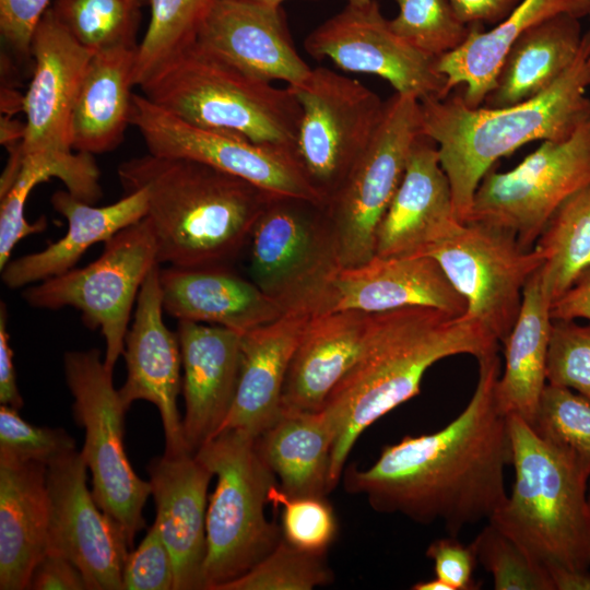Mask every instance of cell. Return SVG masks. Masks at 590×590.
Returning <instances> with one entry per match:
<instances>
[{
	"label": "cell",
	"instance_id": "6da1fadb",
	"mask_svg": "<svg viewBox=\"0 0 590 590\" xmlns=\"http://www.w3.org/2000/svg\"><path fill=\"white\" fill-rule=\"evenodd\" d=\"M497 350L476 358V387L457 417L435 433L385 446L368 469L350 465L345 489L365 495L379 512L441 522L455 536L488 521L507 497L504 472L512 460L508 420L495 399Z\"/></svg>",
	"mask_w": 590,
	"mask_h": 590
},
{
	"label": "cell",
	"instance_id": "7a4b0ae2",
	"mask_svg": "<svg viewBox=\"0 0 590 590\" xmlns=\"http://www.w3.org/2000/svg\"><path fill=\"white\" fill-rule=\"evenodd\" d=\"M117 175L126 193L145 190L158 263L176 268H231L275 196L208 164L150 153Z\"/></svg>",
	"mask_w": 590,
	"mask_h": 590
},
{
	"label": "cell",
	"instance_id": "3957f363",
	"mask_svg": "<svg viewBox=\"0 0 590 590\" xmlns=\"http://www.w3.org/2000/svg\"><path fill=\"white\" fill-rule=\"evenodd\" d=\"M498 342L474 319L427 307L396 309L373 345L335 386L321 410L334 433L330 489L339 483L361 434L417 396L426 370L440 359L479 358Z\"/></svg>",
	"mask_w": 590,
	"mask_h": 590
},
{
	"label": "cell",
	"instance_id": "277c9868",
	"mask_svg": "<svg viewBox=\"0 0 590 590\" xmlns=\"http://www.w3.org/2000/svg\"><path fill=\"white\" fill-rule=\"evenodd\" d=\"M585 49L542 94L503 108L469 107L461 93L420 101L422 132L438 148L455 215L469 219L475 191L494 163L535 140L563 141L590 119Z\"/></svg>",
	"mask_w": 590,
	"mask_h": 590
},
{
	"label": "cell",
	"instance_id": "5b68a950",
	"mask_svg": "<svg viewBox=\"0 0 590 590\" xmlns=\"http://www.w3.org/2000/svg\"><path fill=\"white\" fill-rule=\"evenodd\" d=\"M515 482L488 521L545 567L589 569V470L508 415Z\"/></svg>",
	"mask_w": 590,
	"mask_h": 590
},
{
	"label": "cell",
	"instance_id": "8992f818",
	"mask_svg": "<svg viewBox=\"0 0 590 590\" xmlns=\"http://www.w3.org/2000/svg\"><path fill=\"white\" fill-rule=\"evenodd\" d=\"M139 87L186 122L294 154L302 109L291 90L249 76L196 42Z\"/></svg>",
	"mask_w": 590,
	"mask_h": 590
},
{
	"label": "cell",
	"instance_id": "52a82bcc",
	"mask_svg": "<svg viewBox=\"0 0 590 590\" xmlns=\"http://www.w3.org/2000/svg\"><path fill=\"white\" fill-rule=\"evenodd\" d=\"M93 55L49 8L33 37L34 72L22 103L24 133L11 150L4 180L15 177L21 160L37 157L56 167L58 179L74 197L91 204L102 198L101 173L93 155L73 153L71 143L73 108Z\"/></svg>",
	"mask_w": 590,
	"mask_h": 590
},
{
	"label": "cell",
	"instance_id": "ba28073f",
	"mask_svg": "<svg viewBox=\"0 0 590 590\" xmlns=\"http://www.w3.org/2000/svg\"><path fill=\"white\" fill-rule=\"evenodd\" d=\"M196 458L217 477L206 511L204 590H219L266 557L282 540L264 507L275 475L260 456L256 438L223 430Z\"/></svg>",
	"mask_w": 590,
	"mask_h": 590
},
{
	"label": "cell",
	"instance_id": "9c48e42d",
	"mask_svg": "<svg viewBox=\"0 0 590 590\" xmlns=\"http://www.w3.org/2000/svg\"><path fill=\"white\" fill-rule=\"evenodd\" d=\"M67 386L76 424L85 433L81 456L92 473V494L99 508L123 530L130 548L145 527L142 511L150 482L133 471L123 445L125 415L113 370L97 349L69 351L63 356Z\"/></svg>",
	"mask_w": 590,
	"mask_h": 590
},
{
	"label": "cell",
	"instance_id": "30bf717a",
	"mask_svg": "<svg viewBox=\"0 0 590 590\" xmlns=\"http://www.w3.org/2000/svg\"><path fill=\"white\" fill-rule=\"evenodd\" d=\"M157 264L156 241L144 216L106 240L95 261L24 287L22 298L38 309H78L87 328L101 330L104 363L113 370L123 353L141 286Z\"/></svg>",
	"mask_w": 590,
	"mask_h": 590
},
{
	"label": "cell",
	"instance_id": "8fae6325",
	"mask_svg": "<svg viewBox=\"0 0 590 590\" xmlns=\"http://www.w3.org/2000/svg\"><path fill=\"white\" fill-rule=\"evenodd\" d=\"M250 280L286 311L316 315L342 268L322 205L273 196L250 237Z\"/></svg>",
	"mask_w": 590,
	"mask_h": 590
},
{
	"label": "cell",
	"instance_id": "7c38bea8",
	"mask_svg": "<svg viewBox=\"0 0 590 590\" xmlns=\"http://www.w3.org/2000/svg\"><path fill=\"white\" fill-rule=\"evenodd\" d=\"M287 87L302 109L294 155L324 206L368 146L385 101L326 67L312 68L303 82Z\"/></svg>",
	"mask_w": 590,
	"mask_h": 590
},
{
	"label": "cell",
	"instance_id": "4fadbf2b",
	"mask_svg": "<svg viewBox=\"0 0 590 590\" xmlns=\"http://www.w3.org/2000/svg\"><path fill=\"white\" fill-rule=\"evenodd\" d=\"M421 134L420 99L396 92L385 101L382 118L368 146L323 206L342 268L358 266L375 256L378 225Z\"/></svg>",
	"mask_w": 590,
	"mask_h": 590
},
{
	"label": "cell",
	"instance_id": "5bb4252c",
	"mask_svg": "<svg viewBox=\"0 0 590 590\" xmlns=\"http://www.w3.org/2000/svg\"><path fill=\"white\" fill-rule=\"evenodd\" d=\"M590 185V119L570 138L543 141L511 170L492 168L482 178L467 222L512 233L532 249L554 212Z\"/></svg>",
	"mask_w": 590,
	"mask_h": 590
},
{
	"label": "cell",
	"instance_id": "9a60e30c",
	"mask_svg": "<svg viewBox=\"0 0 590 590\" xmlns=\"http://www.w3.org/2000/svg\"><path fill=\"white\" fill-rule=\"evenodd\" d=\"M423 255L439 263L464 298V315L479 322L498 343L510 333L524 286L543 263L540 252L523 248L512 233L474 221L463 223L452 236Z\"/></svg>",
	"mask_w": 590,
	"mask_h": 590
},
{
	"label": "cell",
	"instance_id": "2e32d148",
	"mask_svg": "<svg viewBox=\"0 0 590 590\" xmlns=\"http://www.w3.org/2000/svg\"><path fill=\"white\" fill-rule=\"evenodd\" d=\"M130 125L140 132L152 155L198 161L272 194L299 198L323 206L295 155L288 151L191 125L155 105L142 93L132 95Z\"/></svg>",
	"mask_w": 590,
	"mask_h": 590
},
{
	"label": "cell",
	"instance_id": "e0dca14e",
	"mask_svg": "<svg viewBox=\"0 0 590 590\" xmlns=\"http://www.w3.org/2000/svg\"><path fill=\"white\" fill-rule=\"evenodd\" d=\"M305 50L343 71L380 76L397 93L420 101L450 94L446 76L436 69V59L399 37L376 0L364 5L347 3L308 34Z\"/></svg>",
	"mask_w": 590,
	"mask_h": 590
},
{
	"label": "cell",
	"instance_id": "ac0fdd59",
	"mask_svg": "<svg viewBox=\"0 0 590 590\" xmlns=\"http://www.w3.org/2000/svg\"><path fill=\"white\" fill-rule=\"evenodd\" d=\"M86 471L78 451L47 467V552L71 560L88 590H122V569L130 545L122 528L96 504L87 488Z\"/></svg>",
	"mask_w": 590,
	"mask_h": 590
},
{
	"label": "cell",
	"instance_id": "d6986e66",
	"mask_svg": "<svg viewBox=\"0 0 590 590\" xmlns=\"http://www.w3.org/2000/svg\"><path fill=\"white\" fill-rule=\"evenodd\" d=\"M160 264L146 275L139 292L133 320L125 338L127 377L118 393L123 406L138 400L153 403L161 415L165 453H190L177 408L181 392V354L176 332L163 320Z\"/></svg>",
	"mask_w": 590,
	"mask_h": 590
},
{
	"label": "cell",
	"instance_id": "ffe728a7",
	"mask_svg": "<svg viewBox=\"0 0 590 590\" xmlns=\"http://www.w3.org/2000/svg\"><path fill=\"white\" fill-rule=\"evenodd\" d=\"M427 307L460 317L467 303L430 256L378 257L341 268L331 280L316 315L337 310L384 312Z\"/></svg>",
	"mask_w": 590,
	"mask_h": 590
},
{
	"label": "cell",
	"instance_id": "44dd1931",
	"mask_svg": "<svg viewBox=\"0 0 590 590\" xmlns=\"http://www.w3.org/2000/svg\"><path fill=\"white\" fill-rule=\"evenodd\" d=\"M196 43L257 80L303 82L311 67L293 43L283 9L256 0H216Z\"/></svg>",
	"mask_w": 590,
	"mask_h": 590
},
{
	"label": "cell",
	"instance_id": "7402d4cb",
	"mask_svg": "<svg viewBox=\"0 0 590 590\" xmlns=\"http://www.w3.org/2000/svg\"><path fill=\"white\" fill-rule=\"evenodd\" d=\"M393 311L346 309L311 316L286 374L282 410H321L335 386L385 330Z\"/></svg>",
	"mask_w": 590,
	"mask_h": 590
},
{
	"label": "cell",
	"instance_id": "603a6c76",
	"mask_svg": "<svg viewBox=\"0 0 590 590\" xmlns=\"http://www.w3.org/2000/svg\"><path fill=\"white\" fill-rule=\"evenodd\" d=\"M463 223L455 215L449 179L434 140L421 134L376 233L375 256H416L452 236Z\"/></svg>",
	"mask_w": 590,
	"mask_h": 590
},
{
	"label": "cell",
	"instance_id": "cb8c5ba5",
	"mask_svg": "<svg viewBox=\"0 0 590 590\" xmlns=\"http://www.w3.org/2000/svg\"><path fill=\"white\" fill-rule=\"evenodd\" d=\"M182 367L184 437L194 455L226 420L237 389L241 333L221 326L178 320Z\"/></svg>",
	"mask_w": 590,
	"mask_h": 590
},
{
	"label": "cell",
	"instance_id": "d4e9b609",
	"mask_svg": "<svg viewBox=\"0 0 590 590\" xmlns=\"http://www.w3.org/2000/svg\"><path fill=\"white\" fill-rule=\"evenodd\" d=\"M148 472L154 522L174 564V590L204 589L208 487L214 474L192 453H164Z\"/></svg>",
	"mask_w": 590,
	"mask_h": 590
},
{
	"label": "cell",
	"instance_id": "484cf974",
	"mask_svg": "<svg viewBox=\"0 0 590 590\" xmlns=\"http://www.w3.org/2000/svg\"><path fill=\"white\" fill-rule=\"evenodd\" d=\"M310 318L308 312L286 311L241 333L237 389L219 433L236 429L257 438L276 421L286 374Z\"/></svg>",
	"mask_w": 590,
	"mask_h": 590
},
{
	"label": "cell",
	"instance_id": "4316f807",
	"mask_svg": "<svg viewBox=\"0 0 590 590\" xmlns=\"http://www.w3.org/2000/svg\"><path fill=\"white\" fill-rule=\"evenodd\" d=\"M160 285L164 312L177 320L244 333L284 314L279 303L231 268L160 267Z\"/></svg>",
	"mask_w": 590,
	"mask_h": 590
},
{
	"label": "cell",
	"instance_id": "83f0119b",
	"mask_svg": "<svg viewBox=\"0 0 590 590\" xmlns=\"http://www.w3.org/2000/svg\"><path fill=\"white\" fill-rule=\"evenodd\" d=\"M47 465L0 455V589L25 590L47 553Z\"/></svg>",
	"mask_w": 590,
	"mask_h": 590
},
{
	"label": "cell",
	"instance_id": "f1b7e54d",
	"mask_svg": "<svg viewBox=\"0 0 590 590\" xmlns=\"http://www.w3.org/2000/svg\"><path fill=\"white\" fill-rule=\"evenodd\" d=\"M50 202L67 220L68 231L39 251L10 259L1 269L8 288L26 287L70 271L91 246L105 243L148 212V194L143 189L104 206L84 202L68 190L54 192Z\"/></svg>",
	"mask_w": 590,
	"mask_h": 590
},
{
	"label": "cell",
	"instance_id": "f546056e",
	"mask_svg": "<svg viewBox=\"0 0 590 590\" xmlns=\"http://www.w3.org/2000/svg\"><path fill=\"white\" fill-rule=\"evenodd\" d=\"M563 13L578 19L589 16L590 0H521L502 23L487 32L482 24H472L460 47L436 59V69L446 76L449 92L463 85L464 103L471 108L480 107L512 43L528 28Z\"/></svg>",
	"mask_w": 590,
	"mask_h": 590
},
{
	"label": "cell",
	"instance_id": "4dcf8cb0",
	"mask_svg": "<svg viewBox=\"0 0 590 590\" xmlns=\"http://www.w3.org/2000/svg\"><path fill=\"white\" fill-rule=\"evenodd\" d=\"M137 47L95 52L82 79L72 114L75 152L102 154L118 148L130 125Z\"/></svg>",
	"mask_w": 590,
	"mask_h": 590
},
{
	"label": "cell",
	"instance_id": "1f68e13d",
	"mask_svg": "<svg viewBox=\"0 0 590 590\" xmlns=\"http://www.w3.org/2000/svg\"><path fill=\"white\" fill-rule=\"evenodd\" d=\"M582 35L580 19L566 13L524 31L509 47L484 107L512 106L548 90L576 61Z\"/></svg>",
	"mask_w": 590,
	"mask_h": 590
},
{
	"label": "cell",
	"instance_id": "d6a6232c",
	"mask_svg": "<svg viewBox=\"0 0 590 590\" xmlns=\"http://www.w3.org/2000/svg\"><path fill=\"white\" fill-rule=\"evenodd\" d=\"M539 270L528 280L517 320L503 342L505 369L495 387L499 411L506 416H519L530 426L547 384L546 361L552 324L551 302L542 291Z\"/></svg>",
	"mask_w": 590,
	"mask_h": 590
},
{
	"label": "cell",
	"instance_id": "836d02e7",
	"mask_svg": "<svg viewBox=\"0 0 590 590\" xmlns=\"http://www.w3.org/2000/svg\"><path fill=\"white\" fill-rule=\"evenodd\" d=\"M334 440L332 424L322 411L281 410L276 421L256 438L258 451L293 497H326Z\"/></svg>",
	"mask_w": 590,
	"mask_h": 590
},
{
	"label": "cell",
	"instance_id": "e575fe53",
	"mask_svg": "<svg viewBox=\"0 0 590 590\" xmlns=\"http://www.w3.org/2000/svg\"><path fill=\"white\" fill-rule=\"evenodd\" d=\"M533 248L543 259L540 282L551 304L590 278V185L562 203Z\"/></svg>",
	"mask_w": 590,
	"mask_h": 590
},
{
	"label": "cell",
	"instance_id": "d590c367",
	"mask_svg": "<svg viewBox=\"0 0 590 590\" xmlns=\"http://www.w3.org/2000/svg\"><path fill=\"white\" fill-rule=\"evenodd\" d=\"M150 20L138 44L133 81L141 86L174 55L196 42L216 0H148Z\"/></svg>",
	"mask_w": 590,
	"mask_h": 590
},
{
	"label": "cell",
	"instance_id": "8d00e7d4",
	"mask_svg": "<svg viewBox=\"0 0 590 590\" xmlns=\"http://www.w3.org/2000/svg\"><path fill=\"white\" fill-rule=\"evenodd\" d=\"M141 3L138 0H54L50 8L76 42L95 54L138 46L135 33Z\"/></svg>",
	"mask_w": 590,
	"mask_h": 590
},
{
	"label": "cell",
	"instance_id": "74e56055",
	"mask_svg": "<svg viewBox=\"0 0 590 590\" xmlns=\"http://www.w3.org/2000/svg\"><path fill=\"white\" fill-rule=\"evenodd\" d=\"M332 580L323 554L299 550L282 538L251 569L219 590H311Z\"/></svg>",
	"mask_w": 590,
	"mask_h": 590
},
{
	"label": "cell",
	"instance_id": "f35d334b",
	"mask_svg": "<svg viewBox=\"0 0 590 590\" xmlns=\"http://www.w3.org/2000/svg\"><path fill=\"white\" fill-rule=\"evenodd\" d=\"M398 15L391 30L423 54L437 59L456 50L468 38L471 25L456 15L449 0H394Z\"/></svg>",
	"mask_w": 590,
	"mask_h": 590
},
{
	"label": "cell",
	"instance_id": "ab89813d",
	"mask_svg": "<svg viewBox=\"0 0 590 590\" xmlns=\"http://www.w3.org/2000/svg\"><path fill=\"white\" fill-rule=\"evenodd\" d=\"M545 441L577 458L590 472V400L546 384L531 425Z\"/></svg>",
	"mask_w": 590,
	"mask_h": 590
},
{
	"label": "cell",
	"instance_id": "60d3db41",
	"mask_svg": "<svg viewBox=\"0 0 590 590\" xmlns=\"http://www.w3.org/2000/svg\"><path fill=\"white\" fill-rule=\"evenodd\" d=\"M471 545L495 590H554L548 570L491 521Z\"/></svg>",
	"mask_w": 590,
	"mask_h": 590
},
{
	"label": "cell",
	"instance_id": "b9f144b4",
	"mask_svg": "<svg viewBox=\"0 0 590 590\" xmlns=\"http://www.w3.org/2000/svg\"><path fill=\"white\" fill-rule=\"evenodd\" d=\"M58 178L55 166L43 158L25 157L5 192L0 194V270L8 263L16 244L24 237L42 233L47 227L43 216L34 223L25 219V202L38 184Z\"/></svg>",
	"mask_w": 590,
	"mask_h": 590
},
{
	"label": "cell",
	"instance_id": "7bdbcfd3",
	"mask_svg": "<svg viewBox=\"0 0 590 590\" xmlns=\"http://www.w3.org/2000/svg\"><path fill=\"white\" fill-rule=\"evenodd\" d=\"M546 381L590 400V321L552 319Z\"/></svg>",
	"mask_w": 590,
	"mask_h": 590
},
{
	"label": "cell",
	"instance_id": "ee69618b",
	"mask_svg": "<svg viewBox=\"0 0 590 590\" xmlns=\"http://www.w3.org/2000/svg\"><path fill=\"white\" fill-rule=\"evenodd\" d=\"M269 500L283 508L282 533L285 541L309 553L323 554L327 551L337 535V520L324 497H293L275 485Z\"/></svg>",
	"mask_w": 590,
	"mask_h": 590
},
{
	"label": "cell",
	"instance_id": "f6af8a7d",
	"mask_svg": "<svg viewBox=\"0 0 590 590\" xmlns=\"http://www.w3.org/2000/svg\"><path fill=\"white\" fill-rule=\"evenodd\" d=\"M74 451L75 440L66 429L32 425L19 410L1 404L0 455L48 467Z\"/></svg>",
	"mask_w": 590,
	"mask_h": 590
},
{
	"label": "cell",
	"instance_id": "bcb514c9",
	"mask_svg": "<svg viewBox=\"0 0 590 590\" xmlns=\"http://www.w3.org/2000/svg\"><path fill=\"white\" fill-rule=\"evenodd\" d=\"M174 564L157 524L148 530L139 546L129 551L122 569L123 590H174Z\"/></svg>",
	"mask_w": 590,
	"mask_h": 590
},
{
	"label": "cell",
	"instance_id": "7dc6e473",
	"mask_svg": "<svg viewBox=\"0 0 590 590\" xmlns=\"http://www.w3.org/2000/svg\"><path fill=\"white\" fill-rule=\"evenodd\" d=\"M426 556L434 563L435 576L453 590H474L481 587L474 580L477 559L471 543L465 545L449 534L434 540L426 550Z\"/></svg>",
	"mask_w": 590,
	"mask_h": 590
},
{
	"label": "cell",
	"instance_id": "c3c4849f",
	"mask_svg": "<svg viewBox=\"0 0 590 590\" xmlns=\"http://www.w3.org/2000/svg\"><path fill=\"white\" fill-rule=\"evenodd\" d=\"M54 0H0V34L20 57H32L36 28Z\"/></svg>",
	"mask_w": 590,
	"mask_h": 590
},
{
	"label": "cell",
	"instance_id": "681fc988",
	"mask_svg": "<svg viewBox=\"0 0 590 590\" xmlns=\"http://www.w3.org/2000/svg\"><path fill=\"white\" fill-rule=\"evenodd\" d=\"M28 589L88 590L79 568L64 556L50 552H47L34 567Z\"/></svg>",
	"mask_w": 590,
	"mask_h": 590
},
{
	"label": "cell",
	"instance_id": "f907efd6",
	"mask_svg": "<svg viewBox=\"0 0 590 590\" xmlns=\"http://www.w3.org/2000/svg\"><path fill=\"white\" fill-rule=\"evenodd\" d=\"M456 15L464 24H499L521 0H449Z\"/></svg>",
	"mask_w": 590,
	"mask_h": 590
},
{
	"label": "cell",
	"instance_id": "816d5d0a",
	"mask_svg": "<svg viewBox=\"0 0 590 590\" xmlns=\"http://www.w3.org/2000/svg\"><path fill=\"white\" fill-rule=\"evenodd\" d=\"M8 312L5 303L0 305V403L21 410L23 398L16 384L13 351L9 343Z\"/></svg>",
	"mask_w": 590,
	"mask_h": 590
},
{
	"label": "cell",
	"instance_id": "f5cc1de1",
	"mask_svg": "<svg viewBox=\"0 0 590 590\" xmlns=\"http://www.w3.org/2000/svg\"><path fill=\"white\" fill-rule=\"evenodd\" d=\"M551 318L590 321V278L577 283L551 304Z\"/></svg>",
	"mask_w": 590,
	"mask_h": 590
},
{
	"label": "cell",
	"instance_id": "db71d44e",
	"mask_svg": "<svg viewBox=\"0 0 590 590\" xmlns=\"http://www.w3.org/2000/svg\"><path fill=\"white\" fill-rule=\"evenodd\" d=\"M554 590H590L589 569L551 568L548 569Z\"/></svg>",
	"mask_w": 590,
	"mask_h": 590
},
{
	"label": "cell",
	"instance_id": "11a10c76",
	"mask_svg": "<svg viewBox=\"0 0 590 590\" xmlns=\"http://www.w3.org/2000/svg\"><path fill=\"white\" fill-rule=\"evenodd\" d=\"M413 590H453L450 585L435 577L434 579L420 581L412 586Z\"/></svg>",
	"mask_w": 590,
	"mask_h": 590
},
{
	"label": "cell",
	"instance_id": "9f6ffc18",
	"mask_svg": "<svg viewBox=\"0 0 590 590\" xmlns=\"http://www.w3.org/2000/svg\"><path fill=\"white\" fill-rule=\"evenodd\" d=\"M582 46L585 49V66L588 87H590V30L582 35Z\"/></svg>",
	"mask_w": 590,
	"mask_h": 590
},
{
	"label": "cell",
	"instance_id": "6f0895ef",
	"mask_svg": "<svg viewBox=\"0 0 590 590\" xmlns=\"http://www.w3.org/2000/svg\"><path fill=\"white\" fill-rule=\"evenodd\" d=\"M256 1H259V2H262V3H266V4H270V5L280 7L281 3L286 1V0H256Z\"/></svg>",
	"mask_w": 590,
	"mask_h": 590
},
{
	"label": "cell",
	"instance_id": "680465c9",
	"mask_svg": "<svg viewBox=\"0 0 590 590\" xmlns=\"http://www.w3.org/2000/svg\"><path fill=\"white\" fill-rule=\"evenodd\" d=\"M370 1L371 0H346L349 4H354V5H364V4L369 3Z\"/></svg>",
	"mask_w": 590,
	"mask_h": 590
},
{
	"label": "cell",
	"instance_id": "91938a15",
	"mask_svg": "<svg viewBox=\"0 0 590 590\" xmlns=\"http://www.w3.org/2000/svg\"><path fill=\"white\" fill-rule=\"evenodd\" d=\"M588 503L590 506V477H589V485H588Z\"/></svg>",
	"mask_w": 590,
	"mask_h": 590
},
{
	"label": "cell",
	"instance_id": "94428289",
	"mask_svg": "<svg viewBox=\"0 0 590 590\" xmlns=\"http://www.w3.org/2000/svg\"><path fill=\"white\" fill-rule=\"evenodd\" d=\"M138 1L143 2V0H138Z\"/></svg>",
	"mask_w": 590,
	"mask_h": 590
}]
</instances>
